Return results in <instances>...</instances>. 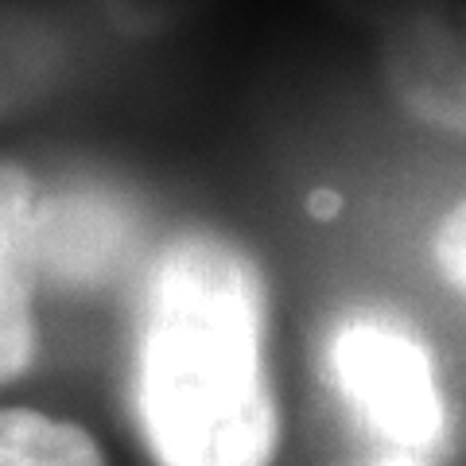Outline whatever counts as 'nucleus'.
I'll use <instances>...</instances> for the list:
<instances>
[{
  "instance_id": "nucleus-1",
  "label": "nucleus",
  "mask_w": 466,
  "mask_h": 466,
  "mask_svg": "<svg viewBox=\"0 0 466 466\" xmlns=\"http://www.w3.org/2000/svg\"><path fill=\"white\" fill-rule=\"evenodd\" d=\"M133 420L152 466H272L284 412L268 291L222 233L187 229L152 260L133 342Z\"/></svg>"
},
{
  "instance_id": "nucleus-2",
  "label": "nucleus",
  "mask_w": 466,
  "mask_h": 466,
  "mask_svg": "<svg viewBox=\"0 0 466 466\" xmlns=\"http://www.w3.org/2000/svg\"><path fill=\"white\" fill-rule=\"evenodd\" d=\"M327 377L385 455L435 459L451 435V400L431 346L392 315H346L327 339Z\"/></svg>"
},
{
  "instance_id": "nucleus-3",
  "label": "nucleus",
  "mask_w": 466,
  "mask_h": 466,
  "mask_svg": "<svg viewBox=\"0 0 466 466\" xmlns=\"http://www.w3.org/2000/svg\"><path fill=\"white\" fill-rule=\"evenodd\" d=\"M385 58L408 113L466 137V0H443L408 16Z\"/></svg>"
},
{
  "instance_id": "nucleus-4",
  "label": "nucleus",
  "mask_w": 466,
  "mask_h": 466,
  "mask_svg": "<svg viewBox=\"0 0 466 466\" xmlns=\"http://www.w3.org/2000/svg\"><path fill=\"white\" fill-rule=\"evenodd\" d=\"M128 245V214L94 187L51 191L35 202V272L58 288H94Z\"/></svg>"
},
{
  "instance_id": "nucleus-5",
  "label": "nucleus",
  "mask_w": 466,
  "mask_h": 466,
  "mask_svg": "<svg viewBox=\"0 0 466 466\" xmlns=\"http://www.w3.org/2000/svg\"><path fill=\"white\" fill-rule=\"evenodd\" d=\"M35 179L16 164H0V389L32 370L35 327Z\"/></svg>"
},
{
  "instance_id": "nucleus-6",
  "label": "nucleus",
  "mask_w": 466,
  "mask_h": 466,
  "mask_svg": "<svg viewBox=\"0 0 466 466\" xmlns=\"http://www.w3.org/2000/svg\"><path fill=\"white\" fill-rule=\"evenodd\" d=\"M0 466H106V451L66 416L0 408Z\"/></svg>"
},
{
  "instance_id": "nucleus-7",
  "label": "nucleus",
  "mask_w": 466,
  "mask_h": 466,
  "mask_svg": "<svg viewBox=\"0 0 466 466\" xmlns=\"http://www.w3.org/2000/svg\"><path fill=\"white\" fill-rule=\"evenodd\" d=\"M435 253H440V265L447 272V280L455 284L459 291H466V198L447 214Z\"/></svg>"
},
{
  "instance_id": "nucleus-8",
  "label": "nucleus",
  "mask_w": 466,
  "mask_h": 466,
  "mask_svg": "<svg viewBox=\"0 0 466 466\" xmlns=\"http://www.w3.org/2000/svg\"><path fill=\"white\" fill-rule=\"evenodd\" d=\"M366 466H431L428 459H412V455H381V459H373Z\"/></svg>"
}]
</instances>
